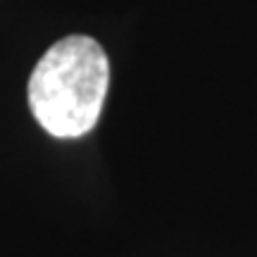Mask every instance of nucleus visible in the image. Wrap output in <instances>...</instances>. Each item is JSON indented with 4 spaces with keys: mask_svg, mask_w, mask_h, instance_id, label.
<instances>
[{
    "mask_svg": "<svg viewBox=\"0 0 257 257\" xmlns=\"http://www.w3.org/2000/svg\"><path fill=\"white\" fill-rule=\"evenodd\" d=\"M110 88V60L91 36L74 34L48 48L29 76V107L55 138H81L98 124Z\"/></svg>",
    "mask_w": 257,
    "mask_h": 257,
    "instance_id": "obj_1",
    "label": "nucleus"
}]
</instances>
